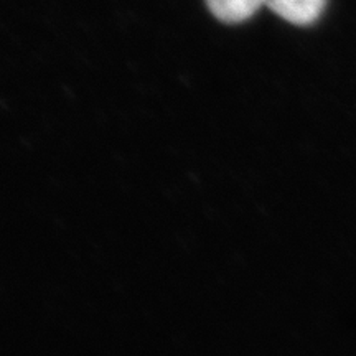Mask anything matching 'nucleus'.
<instances>
[{"instance_id": "nucleus-1", "label": "nucleus", "mask_w": 356, "mask_h": 356, "mask_svg": "<svg viewBox=\"0 0 356 356\" xmlns=\"http://www.w3.org/2000/svg\"><path fill=\"white\" fill-rule=\"evenodd\" d=\"M328 0H267L266 6L289 24L305 26L315 24Z\"/></svg>"}, {"instance_id": "nucleus-2", "label": "nucleus", "mask_w": 356, "mask_h": 356, "mask_svg": "<svg viewBox=\"0 0 356 356\" xmlns=\"http://www.w3.org/2000/svg\"><path fill=\"white\" fill-rule=\"evenodd\" d=\"M267 0H207L210 12L225 24H241L251 19Z\"/></svg>"}]
</instances>
